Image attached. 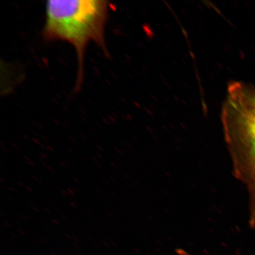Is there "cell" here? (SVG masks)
I'll use <instances>...</instances> for the list:
<instances>
[{
  "label": "cell",
  "instance_id": "6da1fadb",
  "mask_svg": "<svg viewBox=\"0 0 255 255\" xmlns=\"http://www.w3.org/2000/svg\"><path fill=\"white\" fill-rule=\"evenodd\" d=\"M109 2L99 0H50L46 2L43 36L47 41L62 40L74 47L78 69L75 91L80 90L84 76L86 48L94 42L108 56L105 28Z\"/></svg>",
  "mask_w": 255,
  "mask_h": 255
},
{
  "label": "cell",
  "instance_id": "7a4b0ae2",
  "mask_svg": "<svg viewBox=\"0 0 255 255\" xmlns=\"http://www.w3.org/2000/svg\"><path fill=\"white\" fill-rule=\"evenodd\" d=\"M225 138L234 174L250 198V223L255 226V87L235 83L229 89L223 111Z\"/></svg>",
  "mask_w": 255,
  "mask_h": 255
}]
</instances>
